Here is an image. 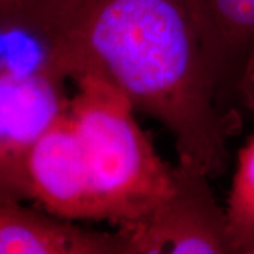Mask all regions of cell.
I'll return each mask as SVG.
<instances>
[{"label":"cell","mask_w":254,"mask_h":254,"mask_svg":"<svg viewBox=\"0 0 254 254\" xmlns=\"http://www.w3.org/2000/svg\"><path fill=\"white\" fill-rule=\"evenodd\" d=\"M24 31L63 79L99 75L161 125L177 164L210 180L225 173L227 116L200 0H43Z\"/></svg>","instance_id":"cell-1"},{"label":"cell","mask_w":254,"mask_h":254,"mask_svg":"<svg viewBox=\"0 0 254 254\" xmlns=\"http://www.w3.org/2000/svg\"><path fill=\"white\" fill-rule=\"evenodd\" d=\"M68 112L79 138L95 222L122 226L147 215L177 187V168L165 163L137 120V110L105 78L72 81Z\"/></svg>","instance_id":"cell-2"},{"label":"cell","mask_w":254,"mask_h":254,"mask_svg":"<svg viewBox=\"0 0 254 254\" xmlns=\"http://www.w3.org/2000/svg\"><path fill=\"white\" fill-rule=\"evenodd\" d=\"M173 195L147 215L116 227V254H236L210 178L175 164Z\"/></svg>","instance_id":"cell-3"},{"label":"cell","mask_w":254,"mask_h":254,"mask_svg":"<svg viewBox=\"0 0 254 254\" xmlns=\"http://www.w3.org/2000/svg\"><path fill=\"white\" fill-rule=\"evenodd\" d=\"M65 82L43 61L31 71H0V199L30 200L28 158L68 106Z\"/></svg>","instance_id":"cell-4"},{"label":"cell","mask_w":254,"mask_h":254,"mask_svg":"<svg viewBox=\"0 0 254 254\" xmlns=\"http://www.w3.org/2000/svg\"><path fill=\"white\" fill-rule=\"evenodd\" d=\"M28 190L30 200L50 215L95 222L85 158L68 106L31 150Z\"/></svg>","instance_id":"cell-5"},{"label":"cell","mask_w":254,"mask_h":254,"mask_svg":"<svg viewBox=\"0 0 254 254\" xmlns=\"http://www.w3.org/2000/svg\"><path fill=\"white\" fill-rule=\"evenodd\" d=\"M219 102L229 116L253 81L254 0H200Z\"/></svg>","instance_id":"cell-6"},{"label":"cell","mask_w":254,"mask_h":254,"mask_svg":"<svg viewBox=\"0 0 254 254\" xmlns=\"http://www.w3.org/2000/svg\"><path fill=\"white\" fill-rule=\"evenodd\" d=\"M116 232H99L24 202L0 199V254H116Z\"/></svg>","instance_id":"cell-7"},{"label":"cell","mask_w":254,"mask_h":254,"mask_svg":"<svg viewBox=\"0 0 254 254\" xmlns=\"http://www.w3.org/2000/svg\"><path fill=\"white\" fill-rule=\"evenodd\" d=\"M223 218L236 254H254V133L237 151Z\"/></svg>","instance_id":"cell-8"},{"label":"cell","mask_w":254,"mask_h":254,"mask_svg":"<svg viewBox=\"0 0 254 254\" xmlns=\"http://www.w3.org/2000/svg\"><path fill=\"white\" fill-rule=\"evenodd\" d=\"M43 0H0V30H21Z\"/></svg>","instance_id":"cell-9"},{"label":"cell","mask_w":254,"mask_h":254,"mask_svg":"<svg viewBox=\"0 0 254 254\" xmlns=\"http://www.w3.org/2000/svg\"><path fill=\"white\" fill-rule=\"evenodd\" d=\"M253 81H254V64H253Z\"/></svg>","instance_id":"cell-10"}]
</instances>
